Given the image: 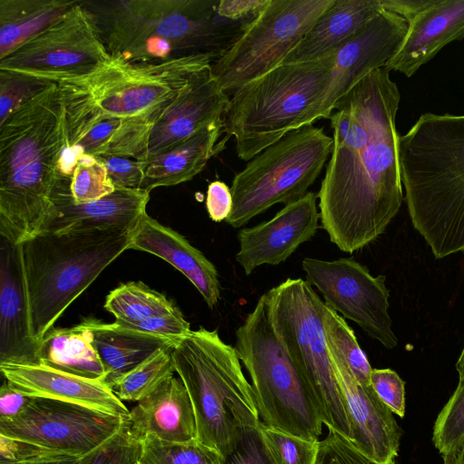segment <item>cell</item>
Listing matches in <instances>:
<instances>
[{"instance_id":"cell-1","label":"cell","mask_w":464,"mask_h":464,"mask_svg":"<svg viewBox=\"0 0 464 464\" xmlns=\"http://www.w3.org/2000/svg\"><path fill=\"white\" fill-rule=\"evenodd\" d=\"M401 94L385 67L362 77L334 106V145L317 193L320 220L341 251L378 238L402 200L396 116Z\"/></svg>"},{"instance_id":"cell-2","label":"cell","mask_w":464,"mask_h":464,"mask_svg":"<svg viewBox=\"0 0 464 464\" xmlns=\"http://www.w3.org/2000/svg\"><path fill=\"white\" fill-rule=\"evenodd\" d=\"M67 145L57 84L0 123V236L21 245L41 234L53 211Z\"/></svg>"},{"instance_id":"cell-3","label":"cell","mask_w":464,"mask_h":464,"mask_svg":"<svg viewBox=\"0 0 464 464\" xmlns=\"http://www.w3.org/2000/svg\"><path fill=\"white\" fill-rule=\"evenodd\" d=\"M217 59L215 53H198L140 63L110 54L90 72L55 82L64 111L66 147L104 121H118L150 137L168 107Z\"/></svg>"},{"instance_id":"cell-4","label":"cell","mask_w":464,"mask_h":464,"mask_svg":"<svg viewBox=\"0 0 464 464\" xmlns=\"http://www.w3.org/2000/svg\"><path fill=\"white\" fill-rule=\"evenodd\" d=\"M399 156L415 229L436 258L464 251V114H421Z\"/></svg>"},{"instance_id":"cell-5","label":"cell","mask_w":464,"mask_h":464,"mask_svg":"<svg viewBox=\"0 0 464 464\" xmlns=\"http://www.w3.org/2000/svg\"><path fill=\"white\" fill-rule=\"evenodd\" d=\"M218 5L202 0L111 1L94 13L110 54L148 63L198 53L218 58L246 27L220 15Z\"/></svg>"},{"instance_id":"cell-6","label":"cell","mask_w":464,"mask_h":464,"mask_svg":"<svg viewBox=\"0 0 464 464\" xmlns=\"http://www.w3.org/2000/svg\"><path fill=\"white\" fill-rule=\"evenodd\" d=\"M172 359L192 402L197 440L224 457L239 428L261 421L235 347L200 327L176 343Z\"/></svg>"},{"instance_id":"cell-7","label":"cell","mask_w":464,"mask_h":464,"mask_svg":"<svg viewBox=\"0 0 464 464\" xmlns=\"http://www.w3.org/2000/svg\"><path fill=\"white\" fill-rule=\"evenodd\" d=\"M127 229L41 233L22 244L31 331L39 343L68 306L129 249Z\"/></svg>"},{"instance_id":"cell-8","label":"cell","mask_w":464,"mask_h":464,"mask_svg":"<svg viewBox=\"0 0 464 464\" xmlns=\"http://www.w3.org/2000/svg\"><path fill=\"white\" fill-rule=\"evenodd\" d=\"M334 52L322 59L282 63L236 92L222 116V142L234 137L236 152L250 160L302 127L332 80Z\"/></svg>"},{"instance_id":"cell-9","label":"cell","mask_w":464,"mask_h":464,"mask_svg":"<svg viewBox=\"0 0 464 464\" xmlns=\"http://www.w3.org/2000/svg\"><path fill=\"white\" fill-rule=\"evenodd\" d=\"M235 349L249 373L260 420L291 435L319 440L324 424L320 411L273 330L264 295L236 330Z\"/></svg>"},{"instance_id":"cell-10","label":"cell","mask_w":464,"mask_h":464,"mask_svg":"<svg viewBox=\"0 0 464 464\" xmlns=\"http://www.w3.org/2000/svg\"><path fill=\"white\" fill-rule=\"evenodd\" d=\"M264 296L273 330L306 382L323 423L351 440V423L324 328V302L301 278H287Z\"/></svg>"},{"instance_id":"cell-11","label":"cell","mask_w":464,"mask_h":464,"mask_svg":"<svg viewBox=\"0 0 464 464\" xmlns=\"http://www.w3.org/2000/svg\"><path fill=\"white\" fill-rule=\"evenodd\" d=\"M334 145L322 128L304 125L263 150L233 179L226 222L239 228L272 206L303 198L320 175Z\"/></svg>"},{"instance_id":"cell-12","label":"cell","mask_w":464,"mask_h":464,"mask_svg":"<svg viewBox=\"0 0 464 464\" xmlns=\"http://www.w3.org/2000/svg\"><path fill=\"white\" fill-rule=\"evenodd\" d=\"M335 0H269L256 19L212 63L221 88L232 96L280 65Z\"/></svg>"},{"instance_id":"cell-13","label":"cell","mask_w":464,"mask_h":464,"mask_svg":"<svg viewBox=\"0 0 464 464\" xmlns=\"http://www.w3.org/2000/svg\"><path fill=\"white\" fill-rule=\"evenodd\" d=\"M110 56L96 14L78 2L60 19L0 59V71L47 82L86 74Z\"/></svg>"},{"instance_id":"cell-14","label":"cell","mask_w":464,"mask_h":464,"mask_svg":"<svg viewBox=\"0 0 464 464\" xmlns=\"http://www.w3.org/2000/svg\"><path fill=\"white\" fill-rule=\"evenodd\" d=\"M128 420L77 403L31 397L17 416L0 420V435L82 457L111 439Z\"/></svg>"},{"instance_id":"cell-15","label":"cell","mask_w":464,"mask_h":464,"mask_svg":"<svg viewBox=\"0 0 464 464\" xmlns=\"http://www.w3.org/2000/svg\"><path fill=\"white\" fill-rule=\"evenodd\" d=\"M302 268L327 307L357 324L387 349L397 346L384 276H373L365 266L347 257L333 261L305 257Z\"/></svg>"},{"instance_id":"cell-16","label":"cell","mask_w":464,"mask_h":464,"mask_svg":"<svg viewBox=\"0 0 464 464\" xmlns=\"http://www.w3.org/2000/svg\"><path fill=\"white\" fill-rule=\"evenodd\" d=\"M408 30L407 21L382 9L335 51L331 82L302 126L328 119L335 102L370 72L383 67L400 49Z\"/></svg>"},{"instance_id":"cell-17","label":"cell","mask_w":464,"mask_h":464,"mask_svg":"<svg viewBox=\"0 0 464 464\" xmlns=\"http://www.w3.org/2000/svg\"><path fill=\"white\" fill-rule=\"evenodd\" d=\"M351 423L353 446L380 464H395L402 430L372 385L360 384L340 353L327 343Z\"/></svg>"},{"instance_id":"cell-18","label":"cell","mask_w":464,"mask_h":464,"mask_svg":"<svg viewBox=\"0 0 464 464\" xmlns=\"http://www.w3.org/2000/svg\"><path fill=\"white\" fill-rule=\"evenodd\" d=\"M317 194L309 191L285 205L276 216L237 233L239 250L236 260L246 276L262 265L276 266L285 261L319 227Z\"/></svg>"},{"instance_id":"cell-19","label":"cell","mask_w":464,"mask_h":464,"mask_svg":"<svg viewBox=\"0 0 464 464\" xmlns=\"http://www.w3.org/2000/svg\"><path fill=\"white\" fill-rule=\"evenodd\" d=\"M71 179L63 177L53 195V211L44 232L64 234L76 231L133 230L147 213L150 191L115 188L97 200L76 203L71 194Z\"/></svg>"},{"instance_id":"cell-20","label":"cell","mask_w":464,"mask_h":464,"mask_svg":"<svg viewBox=\"0 0 464 464\" xmlns=\"http://www.w3.org/2000/svg\"><path fill=\"white\" fill-rule=\"evenodd\" d=\"M39 347L31 331L22 244L1 237L0 363H40Z\"/></svg>"},{"instance_id":"cell-21","label":"cell","mask_w":464,"mask_h":464,"mask_svg":"<svg viewBox=\"0 0 464 464\" xmlns=\"http://www.w3.org/2000/svg\"><path fill=\"white\" fill-rule=\"evenodd\" d=\"M229 100L211 67L197 75L152 128L146 160L175 148L221 119Z\"/></svg>"},{"instance_id":"cell-22","label":"cell","mask_w":464,"mask_h":464,"mask_svg":"<svg viewBox=\"0 0 464 464\" xmlns=\"http://www.w3.org/2000/svg\"><path fill=\"white\" fill-rule=\"evenodd\" d=\"M0 371L14 390L31 397L77 403L113 415L130 410L102 380H92L40 363L1 362Z\"/></svg>"},{"instance_id":"cell-23","label":"cell","mask_w":464,"mask_h":464,"mask_svg":"<svg viewBox=\"0 0 464 464\" xmlns=\"http://www.w3.org/2000/svg\"><path fill=\"white\" fill-rule=\"evenodd\" d=\"M129 249L157 256L181 272L198 289L210 309L220 299L218 271L182 235L145 213L131 233Z\"/></svg>"},{"instance_id":"cell-24","label":"cell","mask_w":464,"mask_h":464,"mask_svg":"<svg viewBox=\"0 0 464 464\" xmlns=\"http://www.w3.org/2000/svg\"><path fill=\"white\" fill-rule=\"evenodd\" d=\"M464 38V0H436L408 23L405 38L383 67L413 75L445 45Z\"/></svg>"},{"instance_id":"cell-25","label":"cell","mask_w":464,"mask_h":464,"mask_svg":"<svg viewBox=\"0 0 464 464\" xmlns=\"http://www.w3.org/2000/svg\"><path fill=\"white\" fill-rule=\"evenodd\" d=\"M129 420L132 433L140 440L148 436L171 443L197 440L192 402L181 379L174 375L138 401Z\"/></svg>"},{"instance_id":"cell-26","label":"cell","mask_w":464,"mask_h":464,"mask_svg":"<svg viewBox=\"0 0 464 464\" xmlns=\"http://www.w3.org/2000/svg\"><path fill=\"white\" fill-rule=\"evenodd\" d=\"M382 9L380 0H335L282 63L311 62L333 53Z\"/></svg>"},{"instance_id":"cell-27","label":"cell","mask_w":464,"mask_h":464,"mask_svg":"<svg viewBox=\"0 0 464 464\" xmlns=\"http://www.w3.org/2000/svg\"><path fill=\"white\" fill-rule=\"evenodd\" d=\"M223 119L204 127L175 148L150 158L140 189L175 186L197 176L208 161L224 148L218 138L223 133Z\"/></svg>"},{"instance_id":"cell-28","label":"cell","mask_w":464,"mask_h":464,"mask_svg":"<svg viewBox=\"0 0 464 464\" xmlns=\"http://www.w3.org/2000/svg\"><path fill=\"white\" fill-rule=\"evenodd\" d=\"M92 344L103 364L102 380L110 388L122 375L159 350L174 347L178 341L122 326L88 319Z\"/></svg>"},{"instance_id":"cell-29","label":"cell","mask_w":464,"mask_h":464,"mask_svg":"<svg viewBox=\"0 0 464 464\" xmlns=\"http://www.w3.org/2000/svg\"><path fill=\"white\" fill-rule=\"evenodd\" d=\"M39 362L53 369L92 380H103L105 371L92 344L88 319L69 328L48 331L40 342Z\"/></svg>"},{"instance_id":"cell-30","label":"cell","mask_w":464,"mask_h":464,"mask_svg":"<svg viewBox=\"0 0 464 464\" xmlns=\"http://www.w3.org/2000/svg\"><path fill=\"white\" fill-rule=\"evenodd\" d=\"M76 0H0V59L60 19Z\"/></svg>"},{"instance_id":"cell-31","label":"cell","mask_w":464,"mask_h":464,"mask_svg":"<svg viewBox=\"0 0 464 464\" xmlns=\"http://www.w3.org/2000/svg\"><path fill=\"white\" fill-rule=\"evenodd\" d=\"M104 308L117 322L133 323L178 309L163 294L140 281L119 285L107 296Z\"/></svg>"},{"instance_id":"cell-32","label":"cell","mask_w":464,"mask_h":464,"mask_svg":"<svg viewBox=\"0 0 464 464\" xmlns=\"http://www.w3.org/2000/svg\"><path fill=\"white\" fill-rule=\"evenodd\" d=\"M173 347L157 351L119 378L111 389L121 401H140L162 382L174 375Z\"/></svg>"},{"instance_id":"cell-33","label":"cell","mask_w":464,"mask_h":464,"mask_svg":"<svg viewBox=\"0 0 464 464\" xmlns=\"http://www.w3.org/2000/svg\"><path fill=\"white\" fill-rule=\"evenodd\" d=\"M432 443L443 464H455L464 445V377L439 412L432 429Z\"/></svg>"},{"instance_id":"cell-34","label":"cell","mask_w":464,"mask_h":464,"mask_svg":"<svg viewBox=\"0 0 464 464\" xmlns=\"http://www.w3.org/2000/svg\"><path fill=\"white\" fill-rule=\"evenodd\" d=\"M323 323L327 343L340 353L360 384L371 385L372 369L353 329L341 315L325 304L323 308Z\"/></svg>"},{"instance_id":"cell-35","label":"cell","mask_w":464,"mask_h":464,"mask_svg":"<svg viewBox=\"0 0 464 464\" xmlns=\"http://www.w3.org/2000/svg\"><path fill=\"white\" fill-rule=\"evenodd\" d=\"M141 443L138 464H222V456L198 440L171 443L148 436Z\"/></svg>"},{"instance_id":"cell-36","label":"cell","mask_w":464,"mask_h":464,"mask_svg":"<svg viewBox=\"0 0 464 464\" xmlns=\"http://www.w3.org/2000/svg\"><path fill=\"white\" fill-rule=\"evenodd\" d=\"M70 189L76 203H86L112 193L115 187L98 157L81 156L71 178Z\"/></svg>"},{"instance_id":"cell-37","label":"cell","mask_w":464,"mask_h":464,"mask_svg":"<svg viewBox=\"0 0 464 464\" xmlns=\"http://www.w3.org/2000/svg\"><path fill=\"white\" fill-rule=\"evenodd\" d=\"M265 443L276 464H316L319 441L308 440L259 424Z\"/></svg>"},{"instance_id":"cell-38","label":"cell","mask_w":464,"mask_h":464,"mask_svg":"<svg viewBox=\"0 0 464 464\" xmlns=\"http://www.w3.org/2000/svg\"><path fill=\"white\" fill-rule=\"evenodd\" d=\"M52 83L18 72L0 71V123Z\"/></svg>"},{"instance_id":"cell-39","label":"cell","mask_w":464,"mask_h":464,"mask_svg":"<svg viewBox=\"0 0 464 464\" xmlns=\"http://www.w3.org/2000/svg\"><path fill=\"white\" fill-rule=\"evenodd\" d=\"M141 440L130 430V420L108 441L82 457L81 464H138Z\"/></svg>"},{"instance_id":"cell-40","label":"cell","mask_w":464,"mask_h":464,"mask_svg":"<svg viewBox=\"0 0 464 464\" xmlns=\"http://www.w3.org/2000/svg\"><path fill=\"white\" fill-rule=\"evenodd\" d=\"M259 424L237 430L231 450L222 457V464H276L265 443Z\"/></svg>"},{"instance_id":"cell-41","label":"cell","mask_w":464,"mask_h":464,"mask_svg":"<svg viewBox=\"0 0 464 464\" xmlns=\"http://www.w3.org/2000/svg\"><path fill=\"white\" fill-rule=\"evenodd\" d=\"M69 456L72 455L0 435V464H32Z\"/></svg>"},{"instance_id":"cell-42","label":"cell","mask_w":464,"mask_h":464,"mask_svg":"<svg viewBox=\"0 0 464 464\" xmlns=\"http://www.w3.org/2000/svg\"><path fill=\"white\" fill-rule=\"evenodd\" d=\"M316 464H380L359 451L342 434L329 429L326 437L319 441Z\"/></svg>"},{"instance_id":"cell-43","label":"cell","mask_w":464,"mask_h":464,"mask_svg":"<svg viewBox=\"0 0 464 464\" xmlns=\"http://www.w3.org/2000/svg\"><path fill=\"white\" fill-rule=\"evenodd\" d=\"M371 385L380 400L401 418L405 416V382L391 369H372Z\"/></svg>"},{"instance_id":"cell-44","label":"cell","mask_w":464,"mask_h":464,"mask_svg":"<svg viewBox=\"0 0 464 464\" xmlns=\"http://www.w3.org/2000/svg\"><path fill=\"white\" fill-rule=\"evenodd\" d=\"M115 322L130 329L176 341H179L191 332L189 323L184 318L179 308L171 313L158 314L138 322Z\"/></svg>"},{"instance_id":"cell-45","label":"cell","mask_w":464,"mask_h":464,"mask_svg":"<svg viewBox=\"0 0 464 464\" xmlns=\"http://www.w3.org/2000/svg\"><path fill=\"white\" fill-rule=\"evenodd\" d=\"M105 165L108 177L115 188H140L143 181L146 161L124 157H98Z\"/></svg>"},{"instance_id":"cell-46","label":"cell","mask_w":464,"mask_h":464,"mask_svg":"<svg viewBox=\"0 0 464 464\" xmlns=\"http://www.w3.org/2000/svg\"><path fill=\"white\" fill-rule=\"evenodd\" d=\"M233 207L230 188L222 181L211 182L207 190L206 208L211 220L221 222L228 218Z\"/></svg>"},{"instance_id":"cell-47","label":"cell","mask_w":464,"mask_h":464,"mask_svg":"<svg viewBox=\"0 0 464 464\" xmlns=\"http://www.w3.org/2000/svg\"><path fill=\"white\" fill-rule=\"evenodd\" d=\"M31 396L13 389L5 380L0 388V420L17 416L27 405Z\"/></svg>"},{"instance_id":"cell-48","label":"cell","mask_w":464,"mask_h":464,"mask_svg":"<svg viewBox=\"0 0 464 464\" xmlns=\"http://www.w3.org/2000/svg\"><path fill=\"white\" fill-rule=\"evenodd\" d=\"M383 9L411 22L420 13L432 5L436 0H380Z\"/></svg>"},{"instance_id":"cell-49","label":"cell","mask_w":464,"mask_h":464,"mask_svg":"<svg viewBox=\"0 0 464 464\" xmlns=\"http://www.w3.org/2000/svg\"><path fill=\"white\" fill-rule=\"evenodd\" d=\"M82 457L69 456V457L50 459V460L40 461V462L32 463V464H81Z\"/></svg>"},{"instance_id":"cell-50","label":"cell","mask_w":464,"mask_h":464,"mask_svg":"<svg viewBox=\"0 0 464 464\" xmlns=\"http://www.w3.org/2000/svg\"><path fill=\"white\" fill-rule=\"evenodd\" d=\"M456 370L459 373V378H463L464 377V345H463V349L460 353V355L456 362Z\"/></svg>"},{"instance_id":"cell-51","label":"cell","mask_w":464,"mask_h":464,"mask_svg":"<svg viewBox=\"0 0 464 464\" xmlns=\"http://www.w3.org/2000/svg\"><path fill=\"white\" fill-rule=\"evenodd\" d=\"M455 464H464V445L462 446L457 456Z\"/></svg>"}]
</instances>
